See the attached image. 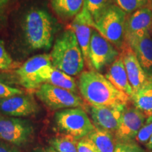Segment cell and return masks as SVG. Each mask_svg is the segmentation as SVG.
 Segmentation results:
<instances>
[{"instance_id":"8","label":"cell","mask_w":152,"mask_h":152,"mask_svg":"<svg viewBox=\"0 0 152 152\" xmlns=\"http://www.w3.org/2000/svg\"><path fill=\"white\" fill-rule=\"evenodd\" d=\"M34 134L35 129L28 120L0 116V140L20 147L29 144Z\"/></svg>"},{"instance_id":"5","label":"cell","mask_w":152,"mask_h":152,"mask_svg":"<svg viewBox=\"0 0 152 152\" xmlns=\"http://www.w3.org/2000/svg\"><path fill=\"white\" fill-rule=\"evenodd\" d=\"M126 18L125 12L112 3L94 22V28L112 45L122 49L125 42Z\"/></svg>"},{"instance_id":"25","label":"cell","mask_w":152,"mask_h":152,"mask_svg":"<svg viewBox=\"0 0 152 152\" xmlns=\"http://www.w3.org/2000/svg\"><path fill=\"white\" fill-rule=\"evenodd\" d=\"M15 63L5 47L4 42L0 39V70L8 71L15 66Z\"/></svg>"},{"instance_id":"34","label":"cell","mask_w":152,"mask_h":152,"mask_svg":"<svg viewBox=\"0 0 152 152\" xmlns=\"http://www.w3.org/2000/svg\"><path fill=\"white\" fill-rule=\"evenodd\" d=\"M151 35H152V33H151Z\"/></svg>"},{"instance_id":"15","label":"cell","mask_w":152,"mask_h":152,"mask_svg":"<svg viewBox=\"0 0 152 152\" xmlns=\"http://www.w3.org/2000/svg\"><path fill=\"white\" fill-rule=\"evenodd\" d=\"M133 93L145 84L151 76L146 73L132 49L125 42L121 54Z\"/></svg>"},{"instance_id":"1","label":"cell","mask_w":152,"mask_h":152,"mask_svg":"<svg viewBox=\"0 0 152 152\" xmlns=\"http://www.w3.org/2000/svg\"><path fill=\"white\" fill-rule=\"evenodd\" d=\"M78 88L90 106L128 105L131 100L128 95L117 89L105 76L95 71L81 73Z\"/></svg>"},{"instance_id":"22","label":"cell","mask_w":152,"mask_h":152,"mask_svg":"<svg viewBox=\"0 0 152 152\" xmlns=\"http://www.w3.org/2000/svg\"><path fill=\"white\" fill-rule=\"evenodd\" d=\"M49 143L57 152H78L77 140L67 134L50 139Z\"/></svg>"},{"instance_id":"12","label":"cell","mask_w":152,"mask_h":152,"mask_svg":"<svg viewBox=\"0 0 152 152\" xmlns=\"http://www.w3.org/2000/svg\"><path fill=\"white\" fill-rule=\"evenodd\" d=\"M127 105L90 106V114L95 128L109 132H116L121 123L123 113Z\"/></svg>"},{"instance_id":"18","label":"cell","mask_w":152,"mask_h":152,"mask_svg":"<svg viewBox=\"0 0 152 152\" xmlns=\"http://www.w3.org/2000/svg\"><path fill=\"white\" fill-rule=\"evenodd\" d=\"M134 106L147 118L152 116V76L130 97Z\"/></svg>"},{"instance_id":"26","label":"cell","mask_w":152,"mask_h":152,"mask_svg":"<svg viewBox=\"0 0 152 152\" xmlns=\"http://www.w3.org/2000/svg\"><path fill=\"white\" fill-rule=\"evenodd\" d=\"M152 136V116L148 117L136 137V142L140 144H147Z\"/></svg>"},{"instance_id":"2","label":"cell","mask_w":152,"mask_h":152,"mask_svg":"<svg viewBox=\"0 0 152 152\" xmlns=\"http://www.w3.org/2000/svg\"><path fill=\"white\" fill-rule=\"evenodd\" d=\"M21 28L25 43L32 51L49 50L52 47L56 23L45 9H29L23 17Z\"/></svg>"},{"instance_id":"24","label":"cell","mask_w":152,"mask_h":152,"mask_svg":"<svg viewBox=\"0 0 152 152\" xmlns=\"http://www.w3.org/2000/svg\"><path fill=\"white\" fill-rule=\"evenodd\" d=\"M114 4L125 12L130 14L134 11L148 7L151 0H113Z\"/></svg>"},{"instance_id":"17","label":"cell","mask_w":152,"mask_h":152,"mask_svg":"<svg viewBox=\"0 0 152 152\" xmlns=\"http://www.w3.org/2000/svg\"><path fill=\"white\" fill-rule=\"evenodd\" d=\"M105 77L117 89L125 93L130 97L132 96L133 90L129 82L128 74L121 55H120L111 64Z\"/></svg>"},{"instance_id":"6","label":"cell","mask_w":152,"mask_h":152,"mask_svg":"<svg viewBox=\"0 0 152 152\" xmlns=\"http://www.w3.org/2000/svg\"><path fill=\"white\" fill-rule=\"evenodd\" d=\"M54 122L60 132L77 140L87 137L95 128L88 115L81 107L57 111L54 115Z\"/></svg>"},{"instance_id":"31","label":"cell","mask_w":152,"mask_h":152,"mask_svg":"<svg viewBox=\"0 0 152 152\" xmlns=\"http://www.w3.org/2000/svg\"><path fill=\"white\" fill-rule=\"evenodd\" d=\"M0 152H20L16 146L0 140Z\"/></svg>"},{"instance_id":"23","label":"cell","mask_w":152,"mask_h":152,"mask_svg":"<svg viewBox=\"0 0 152 152\" xmlns=\"http://www.w3.org/2000/svg\"><path fill=\"white\" fill-rule=\"evenodd\" d=\"M111 4V0H84L83 7L89 11L95 22Z\"/></svg>"},{"instance_id":"20","label":"cell","mask_w":152,"mask_h":152,"mask_svg":"<svg viewBox=\"0 0 152 152\" xmlns=\"http://www.w3.org/2000/svg\"><path fill=\"white\" fill-rule=\"evenodd\" d=\"M87 137L95 144L99 152H114L116 141L113 132L95 128Z\"/></svg>"},{"instance_id":"33","label":"cell","mask_w":152,"mask_h":152,"mask_svg":"<svg viewBox=\"0 0 152 152\" xmlns=\"http://www.w3.org/2000/svg\"><path fill=\"white\" fill-rule=\"evenodd\" d=\"M146 147H147V149L150 150V151H152V136L149 140V141L147 142V143L146 144Z\"/></svg>"},{"instance_id":"3","label":"cell","mask_w":152,"mask_h":152,"mask_svg":"<svg viewBox=\"0 0 152 152\" xmlns=\"http://www.w3.org/2000/svg\"><path fill=\"white\" fill-rule=\"evenodd\" d=\"M50 56L53 66L68 75L75 76L83 71L85 60L72 29L65 30L57 38Z\"/></svg>"},{"instance_id":"9","label":"cell","mask_w":152,"mask_h":152,"mask_svg":"<svg viewBox=\"0 0 152 152\" xmlns=\"http://www.w3.org/2000/svg\"><path fill=\"white\" fill-rule=\"evenodd\" d=\"M118 56L119 53L114 45L93 29L88 54V62L93 69L97 72L102 71L113 64Z\"/></svg>"},{"instance_id":"19","label":"cell","mask_w":152,"mask_h":152,"mask_svg":"<svg viewBox=\"0 0 152 152\" xmlns=\"http://www.w3.org/2000/svg\"><path fill=\"white\" fill-rule=\"evenodd\" d=\"M55 13L63 18H71L79 14L84 6V0H50Z\"/></svg>"},{"instance_id":"10","label":"cell","mask_w":152,"mask_h":152,"mask_svg":"<svg viewBox=\"0 0 152 152\" xmlns=\"http://www.w3.org/2000/svg\"><path fill=\"white\" fill-rule=\"evenodd\" d=\"M146 119L147 116L134 106H127L123 113L118 128L115 132L116 142L134 141Z\"/></svg>"},{"instance_id":"7","label":"cell","mask_w":152,"mask_h":152,"mask_svg":"<svg viewBox=\"0 0 152 152\" xmlns=\"http://www.w3.org/2000/svg\"><path fill=\"white\" fill-rule=\"evenodd\" d=\"M35 94L45 106L53 111L84 106L83 99L77 94L48 83L42 85Z\"/></svg>"},{"instance_id":"27","label":"cell","mask_w":152,"mask_h":152,"mask_svg":"<svg viewBox=\"0 0 152 152\" xmlns=\"http://www.w3.org/2000/svg\"><path fill=\"white\" fill-rule=\"evenodd\" d=\"M114 152H145V151L135 141H130L116 142Z\"/></svg>"},{"instance_id":"30","label":"cell","mask_w":152,"mask_h":152,"mask_svg":"<svg viewBox=\"0 0 152 152\" xmlns=\"http://www.w3.org/2000/svg\"><path fill=\"white\" fill-rule=\"evenodd\" d=\"M22 94H24L23 90L9 86L0 81V99L10 97V96Z\"/></svg>"},{"instance_id":"16","label":"cell","mask_w":152,"mask_h":152,"mask_svg":"<svg viewBox=\"0 0 152 152\" xmlns=\"http://www.w3.org/2000/svg\"><path fill=\"white\" fill-rule=\"evenodd\" d=\"M144 32L152 33V9L149 7L139 9L127 16L125 39Z\"/></svg>"},{"instance_id":"14","label":"cell","mask_w":152,"mask_h":152,"mask_svg":"<svg viewBox=\"0 0 152 152\" xmlns=\"http://www.w3.org/2000/svg\"><path fill=\"white\" fill-rule=\"evenodd\" d=\"M93 28H94V20L89 11L83 7L80 12L74 17L71 23V29L77 37L85 60L87 62Z\"/></svg>"},{"instance_id":"11","label":"cell","mask_w":152,"mask_h":152,"mask_svg":"<svg viewBox=\"0 0 152 152\" xmlns=\"http://www.w3.org/2000/svg\"><path fill=\"white\" fill-rule=\"evenodd\" d=\"M0 111L9 116L26 117L39 113V107L31 94L0 99Z\"/></svg>"},{"instance_id":"28","label":"cell","mask_w":152,"mask_h":152,"mask_svg":"<svg viewBox=\"0 0 152 152\" xmlns=\"http://www.w3.org/2000/svg\"><path fill=\"white\" fill-rule=\"evenodd\" d=\"M78 152H99L95 144L88 137H85L77 141Z\"/></svg>"},{"instance_id":"4","label":"cell","mask_w":152,"mask_h":152,"mask_svg":"<svg viewBox=\"0 0 152 152\" xmlns=\"http://www.w3.org/2000/svg\"><path fill=\"white\" fill-rule=\"evenodd\" d=\"M54 66L50 54L36 55L16 70L19 83L28 90H37L47 83Z\"/></svg>"},{"instance_id":"29","label":"cell","mask_w":152,"mask_h":152,"mask_svg":"<svg viewBox=\"0 0 152 152\" xmlns=\"http://www.w3.org/2000/svg\"><path fill=\"white\" fill-rule=\"evenodd\" d=\"M10 1L11 0H0V32L2 31L7 26Z\"/></svg>"},{"instance_id":"32","label":"cell","mask_w":152,"mask_h":152,"mask_svg":"<svg viewBox=\"0 0 152 152\" xmlns=\"http://www.w3.org/2000/svg\"><path fill=\"white\" fill-rule=\"evenodd\" d=\"M31 152H57L52 146L47 147H36L32 150Z\"/></svg>"},{"instance_id":"21","label":"cell","mask_w":152,"mask_h":152,"mask_svg":"<svg viewBox=\"0 0 152 152\" xmlns=\"http://www.w3.org/2000/svg\"><path fill=\"white\" fill-rule=\"evenodd\" d=\"M47 83L71 91L75 94L77 92V85L75 79L71 75L54 67L53 68L52 73Z\"/></svg>"},{"instance_id":"13","label":"cell","mask_w":152,"mask_h":152,"mask_svg":"<svg viewBox=\"0 0 152 152\" xmlns=\"http://www.w3.org/2000/svg\"><path fill=\"white\" fill-rule=\"evenodd\" d=\"M125 42L132 49L142 68L152 76V35L148 32L130 36Z\"/></svg>"}]
</instances>
